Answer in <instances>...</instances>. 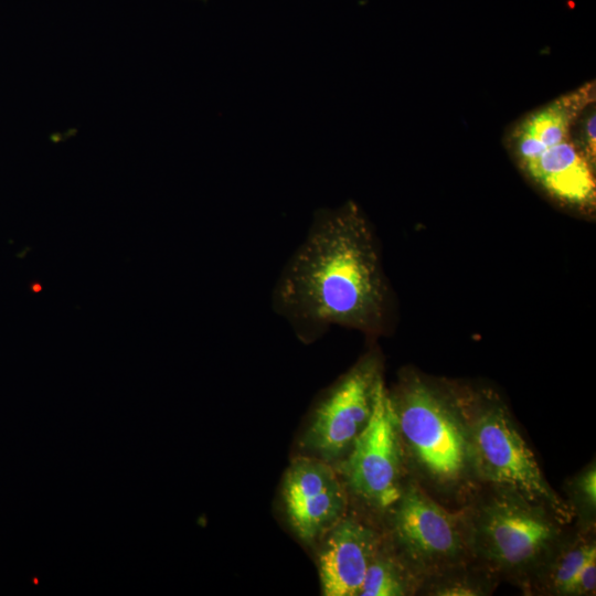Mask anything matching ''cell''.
Instances as JSON below:
<instances>
[{
    "label": "cell",
    "mask_w": 596,
    "mask_h": 596,
    "mask_svg": "<svg viewBox=\"0 0 596 596\" xmlns=\"http://www.w3.org/2000/svg\"><path fill=\"white\" fill-rule=\"evenodd\" d=\"M387 300L374 235L353 203L317 214L273 294L276 311L306 339L331 324L379 333Z\"/></svg>",
    "instance_id": "cell-1"
},
{
    "label": "cell",
    "mask_w": 596,
    "mask_h": 596,
    "mask_svg": "<svg viewBox=\"0 0 596 596\" xmlns=\"http://www.w3.org/2000/svg\"><path fill=\"white\" fill-rule=\"evenodd\" d=\"M594 84L563 95L526 115L511 134L521 169L551 198L564 205L590 209L596 196L595 157L574 128L594 103Z\"/></svg>",
    "instance_id": "cell-2"
},
{
    "label": "cell",
    "mask_w": 596,
    "mask_h": 596,
    "mask_svg": "<svg viewBox=\"0 0 596 596\" xmlns=\"http://www.w3.org/2000/svg\"><path fill=\"white\" fill-rule=\"evenodd\" d=\"M456 400L476 476L491 488L512 491L546 507L564 523L571 521L574 510L546 481L507 407L486 395Z\"/></svg>",
    "instance_id": "cell-3"
},
{
    "label": "cell",
    "mask_w": 596,
    "mask_h": 596,
    "mask_svg": "<svg viewBox=\"0 0 596 596\" xmlns=\"http://www.w3.org/2000/svg\"><path fill=\"white\" fill-rule=\"evenodd\" d=\"M468 510L473 557L488 571L510 576L538 572L565 524L546 507L494 488Z\"/></svg>",
    "instance_id": "cell-4"
},
{
    "label": "cell",
    "mask_w": 596,
    "mask_h": 596,
    "mask_svg": "<svg viewBox=\"0 0 596 596\" xmlns=\"http://www.w3.org/2000/svg\"><path fill=\"white\" fill-rule=\"evenodd\" d=\"M391 397L403 447L424 475L440 487L460 483L471 466L456 396L411 376Z\"/></svg>",
    "instance_id": "cell-5"
},
{
    "label": "cell",
    "mask_w": 596,
    "mask_h": 596,
    "mask_svg": "<svg viewBox=\"0 0 596 596\" xmlns=\"http://www.w3.org/2000/svg\"><path fill=\"white\" fill-rule=\"evenodd\" d=\"M392 511L397 556L419 582L458 572L473 557L468 508L448 510L409 483Z\"/></svg>",
    "instance_id": "cell-6"
},
{
    "label": "cell",
    "mask_w": 596,
    "mask_h": 596,
    "mask_svg": "<svg viewBox=\"0 0 596 596\" xmlns=\"http://www.w3.org/2000/svg\"><path fill=\"white\" fill-rule=\"evenodd\" d=\"M403 459L393 401L382 380L371 418L339 464V471L355 497L377 511H387L405 488Z\"/></svg>",
    "instance_id": "cell-7"
},
{
    "label": "cell",
    "mask_w": 596,
    "mask_h": 596,
    "mask_svg": "<svg viewBox=\"0 0 596 596\" xmlns=\"http://www.w3.org/2000/svg\"><path fill=\"white\" fill-rule=\"evenodd\" d=\"M382 380L376 355L360 360L318 405L301 445L326 462L344 457L371 418Z\"/></svg>",
    "instance_id": "cell-8"
},
{
    "label": "cell",
    "mask_w": 596,
    "mask_h": 596,
    "mask_svg": "<svg viewBox=\"0 0 596 596\" xmlns=\"http://www.w3.org/2000/svg\"><path fill=\"white\" fill-rule=\"evenodd\" d=\"M283 500L291 529L306 543L328 533L347 509L345 487L333 468L307 457L295 459L287 469Z\"/></svg>",
    "instance_id": "cell-9"
},
{
    "label": "cell",
    "mask_w": 596,
    "mask_h": 596,
    "mask_svg": "<svg viewBox=\"0 0 596 596\" xmlns=\"http://www.w3.org/2000/svg\"><path fill=\"white\" fill-rule=\"evenodd\" d=\"M381 549L379 534L365 523L343 517L328 531L318 568L326 596L359 595L366 570Z\"/></svg>",
    "instance_id": "cell-10"
},
{
    "label": "cell",
    "mask_w": 596,
    "mask_h": 596,
    "mask_svg": "<svg viewBox=\"0 0 596 596\" xmlns=\"http://www.w3.org/2000/svg\"><path fill=\"white\" fill-rule=\"evenodd\" d=\"M594 554V540L578 538L563 545L558 543L540 568L545 574V589L556 595H568L576 574Z\"/></svg>",
    "instance_id": "cell-11"
},
{
    "label": "cell",
    "mask_w": 596,
    "mask_h": 596,
    "mask_svg": "<svg viewBox=\"0 0 596 596\" xmlns=\"http://www.w3.org/2000/svg\"><path fill=\"white\" fill-rule=\"evenodd\" d=\"M418 583L398 556L380 549L366 570L359 596L408 595Z\"/></svg>",
    "instance_id": "cell-12"
},
{
    "label": "cell",
    "mask_w": 596,
    "mask_h": 596,
    "mask_svg": "<svg viewBox=\"0 0 596 596\" xmlns=\"http://www.w3.org/2000/svg\"><path fill=\"white\" fill-rule=\"evenodd\" d=\"M571 487L574 496L573 510H579L587 518L594 515L596 508V469L594 462L575 477Z\"/></svg>",
    "instance_id": "cell-13"
},
{
    "label": "cell",
    "mask_w": 596,
    "mask_h": 596,
    "mask_svg": "<svg viewBox=\"0 0 596 596\" xmlns=\"http://www.w3.org/2000/svg\"><path fill=\"white\" fill-rule=\"evenodd\" d=\"M438 578H445L437 583L432 594L441 596H471L485 594L480 583H475L470 577L456 576L455 572Z\"/></svg>",
    "instance_id": "cell-14"
},
{
    "label": "cell",
    "mask_w": 596,
    "mask_h": 596,
    "mask_svg": "<svg viewBox=\"0 0 596 596\" xmlns=\"http://www.w3.org/2000/svg\"><path fill=\"white\" fill-rule=\"evenodd\" d=\"M596 590V554L592 555L576 574L570 589L572 596L594 595Z\"/></svg>",
    "instance_id": "cell-15"
}]
</instances>
